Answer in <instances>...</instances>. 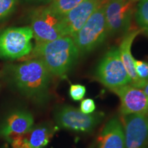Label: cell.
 Instances as JSON below:
<instances>
[{
    "label": "cell",
    "mask_w": 148,
    "mask_h": 148,
    "mask_svg": "<svg viewBox=\"0 0 148 148\" xmlns=\"http://www.w3.org/2000/svg\"><path fill=\"white\" fill-rule=\"evenodd\" d=\"M10 72L12 82L23 95L36 102L47 100L51 74L41 60H27L14 65Z\"/></svg>",
    "instance_id": "obj_1"
},
{
    "label": "cell",
    "mask_w": 148,
    "mask_h": 148,
    "mask_svg": "<svg viewBox=\"0 0 148 148\" xmlns=\"http://www.w3.org/2000/svg\"><path fill=\"white\" fill-rule=\"evenodd\" d=\"M140 89L143 90V91L145 92V94L148 97V80L144 83V84L140 86Z\"/></svg>",
    "instance_id": "obj_22"
},
{
    "label": "cell",
    "mask_w": 148,
    "mask_h": 148,
    "mask_svg": "<svg viewBox=\"0 0 148 148\" xmlns=\"http://www.w3.org/2000/svg\"><path fill=\"white\" fill-rule=\"evenodd\" d=\"M30 27H10L0 34V57L16 59L28 55L32 50Z\"/></svg>",
    "instance_id": "obj_6"
},
{
    "label": "cell",
    "mask_w": 148,
    "mask_h": 148,
    "mask_svg": "<svg viewBox=\"0 0 148 148\" xmlns=\"http://www.w3.org/2000/svg\"><path fill=\"white\" fill-rule=\"evenodd\" d=\"M34 126V117L28 111L16 110L10 112L0 124V136L8 141L27 132Z\"/></svg>",
    "instance_id": "obj_12"
},
{
    "label": "cell",
    "mask_w": 148,
    "mask_h": 148,
    "mask_svg": "<svg viewBox=\"0 0 148 148\" xmlns=\"http://www.w3.org/2000/svg\"><path fill=\"white\" fill-rule=\"evenodd\" d=\"M99 148H125L124 130L116 118L109 120L97 138Z\"/></svg>",
    "instance_id": "obj_14"
},
{
    "label": "cell",
    "mask_w": 148,
    "mask_h": 148,
    "mask_svg": "<svg viewBox=\"0 0 148 148\" xmlns=\"http://www.w3.org/2000/svg\"><path fill=\"white\" fill-rule=\"evenodd\" d=\"M30 27L36 43L66 36L63 16L57 13L50 6L41 7L33 11Z\"/></svg>",
    "instance_id": "obj_3"
},
{
    "label": "cell",
    "mask_w": 148,
    "mask_h": 148,
    "mask_svg": "<svg viewBox=\"0 0 148 148\" xmlns=\"http://www.w3.org/2000/svg\"><path fill=\"white\" fill-rule=\"evenodd\" d=\"M84 0H53L49 6L60 15H64Z\"/></svg>",
    "instance_id": "obj_17"
},
{
    "label": "cell",
    "mask_w": 148,
    "mask_h": 148,
    "mask_svg": "<svg viewBox=\"0 0 148 148\" xmlns=\"http://www.w3.org/2000/svg\"><path fill=\"white\" fill-rule=\"evenodd\" d=\"M86 94V87L81 84H71L69 89V95L74 101H79L84 98Z\"/></svg>",
    "instance_id": "obj_20"
},
{
    "label": "cell",
    "mask_w": 148,
    "mask_h": 148,
    "mask_svg": "<svg viewBox=\"0 0 148 148\" xmlns=\"http://www.w3.org/2000/svg\"><path fill=\"white\" fill-rule=\"evenodd\" d=\"M134 66L138 78L144 81L148 80V62L134 60Z\"/></svg>",
    "instance_id": "obj_19"
},
{
    "label": "cell",
    "mask_w": 148,
    "mask_h": 148,
    "mask_svg": "<svg viewBox=\"0 0 148 148\" xmlns=\"http://www.w3.org/2000/svg\"><path fill=\"white\" fill-rule=\"evenodd\" d=\"M147 148H148V145H147Z\"/></svg>",
    "instance_id": "obj_26"
},
{
    "label": "cell",
    "mask_w": 148,
    "mask_h": 148,
    "mask_svg": "<svg viewBox=\"0 0 148 148\" xmlns=\"http://www.w3.org/2000/svg\"><path fill=\"white\" fill-rule=\"evenodd\" d=\"M3 148H8V147H3Z\"/></svg>",
    "instance_id": "obj_25"
},
{
    "label": "cell",
    "mask_w": 148,
    "mask_h": 148,
    "mask_svg": "<svg viewBox=\"0 0 148 148\" xmlns=\"http://www.w3.org/2000/svg\"><path fill=\"white\" fill-rule=\"evenodd\" d=\"M123 116L125 148H147L148 116L134 114Z\"/></svg>",
    "instance_id": "obj_9"
},
{
    "label": "cell",
    "mask_w": 148,
    "mask_h": 148,
    "mask_svg": "<svg viewBox=\"0 0 148 148\" xmlns=\"http://www.w3.org/2000/svg\"><path fill=\"white\" fill-rule=\"evenodd\" d=\"M101 1H102V0H101Z\"/></svg>",
    "instance_id": "obj_27"
},
{
    "label": "cell",
    "mask_w": 148,
    "mask_h": 148,
    "mask_svg": "<svg viewBox=\"0 0 148 148\" xmlns=\"http://www.w3.org/2000/svg\"><path fill=\"white\" fill-rule=\"evenodd\" d=\"M31 52L33 58L41 60L51 74L57 76L65 75L79 54L73 38L68 36L36 43Z\"/></svg>",
    "instance_id": "obj_2"
},
{
    "label": "cell",
    "mask_w": 148,
    "mask_h": 148,
    "mask_svg": "<svg viewBox=\"0 0 148 148\" xmlns=\"http://www.w3.org/2000/svg\"><path fill=\"white\" fill-rule=\"evenodd\" d=\"M95 75L98 80L111 90L132 82L121 61L119 48H112L105 54L98 64Z\"/></svg>",
    "instance_id": "obj_5"
},
{
    "label": "cell",
    "mask_w": 148,
    "mask_h": 148,
    "mask_svg": "<svg viewBox=\"0 0 148 148\" xmlns=\"http://www.w3.org/2000/svg\"><path fill=\"white\" fill-rule=\"evenodd\" d=\"M140 32V30H132L126 32V34L123 36V40L120 44L119 47V55L121 57V61L124 65L126 71L130 77L131 85L135 87L140 88V86L145 83L146 81L141 80L138 78L137 74L136 73L134 66V59L132 57L131 53V46L134 38Z\"/></svg>",
    "instance_id": "obj_15"
},
{
    "label": "cell",
    "mask_w": 148,
    "mask_h": 148,
    "mask_svg": "<svg viewBox=\"0 0 148 148\" xmlns=\"http://www.w3.org/2000/svg\"><path fill=\"white\" fill-rule=\"evenodd\" d=\"M16 0H0V21L8 16L14 10Z\"/></svg>",
    "instance_id": "obj_18"
},
{
    "label": "cell",
    "mask_w": 148,
    "mask_h": 148,
    "mask_svg": "<svg viewBox=\"0 0 148 148\" xmlns=\"http://www.w3.org/2000/svg\"><path fill=\"white\" fill-rule=\"evenodd\" d=\"M132 1H134V2H136V1H140V0H132Z\"/></svg>",
    "instance_id": "obj_23"
},
{
    "label": "cell",
    "mask_w": 148,
    "mask_h": 148,
    "mask_svg": "<svg viewBox=\"0 0 148 148\" xmlns=\"http://www.w3.org/2000/svg\"><path fill=\"white\" fill-rule=\"evenodd\" d=\"M36 1H47V0H36Z\"/></svg>",
    "instance_id": "obj_24"
},
{
    "label": "cell",
    "mask_w": 148,
    "mask_h": 148,
    "mask_svg": "<svg viewBox=\"0 0 148 148\" xmlns=\"http://www.w3.org/2000/svg\"><path fill=\"white\" fill-rule=\"evenodd\" d=\"M135 17L140 29L148 33V0H140L137 5Z\"/></svg>",
    "instance_id": "obj_16"
},
{
    "label": "cell",
    "mask_w": 148,
    "mask_h": 148,
    "mask_svg": "<svg viewBox=\"0 0 148 148\" xmlns=\"http://www.w3.org/2000/svg\"><path fill=\"white\" fill-rule=\"evenodd\" d=\"M119 96L122 116L139 114L148 116V97L143 90L127 84L112 90Z\"/></svg>",
    "instance_id": "obj_10"
},
{
    "label": "cell",
    "mask_w": 148,
    "mask_h": 148,
    "mask_svg": "<svg viewBox=\"0 0 148 148\" xmlns=\"http://www.w3.org/2000/svg\"><path fill=\"white\" fill-rule=\"evenodd\" d=\"M55 121L61 128L81 132H90L103 119L104 114L98 112L84 114L70 106L61 107L55 113Z\"/></svg>",
    "instance_id": "obj_7"
},
{
    "label": "cell",
    "mask_w": 148,
    "mask_h": 148,
    "mask_svg": "<svg viewBox=\"0 0 148 148\" xmlns=\"http://www.w3.org/2000/svg\"><path fill=\"white\" fill-rule=\"evenodd\" d=\"M53 130L45 123L33 126L10 141L12 148H44L52 137Z\"/></svg>",
    "instance_id": "obj_13"
},
{
    "label": "cell",
    "mask_w": 148,
    "mask_h": 148,
    "mask_svg": "<svg viewBox=\"0 0 148 148\" xmlns=\"http://www.w3.org/2000/svg\"><path fill=\"white\" fill-rule=\"evenodd\" d=\"M101 0H84L62 15L66 36L72 38L82 28L91 14L101 6Z\"/></svg>",
    "instance_id": "obj_11"
},
{
    "label": "cell",
    "mask_w": 148,
    "mask_h": 148,
    "mask_svg": "<svg viewBox=\"0 0 148 148\" xmlns=\"http://www.w3.org/2000/svg\"><path fill=\"white\" fill-rule=\"evenodd\" d=\"M108 34L104 6L101 5L72 38L79 53H86L102 43Z\"/></svg>",
    "instance_id": "obj_4"
},
{
    "label": "cell",
    "mask_w": 148,
    "mask_h": 148,
    "mask_svg": "<svg viewBox=\"0 0 148 148\" xmlns=\"http://www.w3.org/2000/svg\"><path fill=\"white\" fill-rule=\"evenodd\" d=\"M132 0H108L104 6L108 34L128 32L134 10Z\"/></svg>",
    "instance_id": "obj_8"
},
{
    "label": "cell",
    "mask_w": 148,
    "mask_h": 148,
    "mask_svg": "<svg viewBox=\"0 0 148 148\" xmlns=\"http://www.w3.org/2000/svg\"><path fill=\"white\" fill-rule=\"evenodd\" d=\"M96 108L95 101L92 99H83L80 103V110L84 114H91Z\"/></svg>",
    "instance_id": "obj_21"
}]
</instances>
